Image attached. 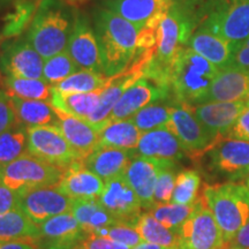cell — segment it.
I'll return each mask as SVG.
<instances>
[{
    "instance_id": "5",
    "label": "cell",
    "mask_w": 249,
    "mask_h": 249,
    "mask_svg": "<svg viewBox=\"0 0 249 249\" xmlns=\"http://www.w3.org/2000/svg\"><path fill=\"white\" fill-rule=\"evenodd\" d=\"M202 157H207L211 178L220 183L247 179L249 174V142L230 136L218 138Z\"/></svg>"
},
{
    "instance_id": "11",
    "label": "cell",
    "mask_w": 249,
    "mask_h": 249,
    "mask_svg": "<svg viewBox=\"0 0 249 249\" xmlns=\"http://www.w3.org/2000/svg\"><path fill=\"white\" fill-rule=\"evenodd\" d=\"M203 27L225 39L234 51L249 37V0H233L229 7L211 13Z\"/></svg>"
},
{
    "instance_id": "42",
    "label": "cell",
    "mask_w": 249,
    "mask_h": 249,
    "mask_svg": "<svg viewBox=\"0 0 249 249\" xmlns=\"http://www.w3.org/2000/svg\"><path fill=\"white\" fill-rule=\"evenodd\" d=\"M81 246L85 249H132L107 236L98 234H87L81 242Z\"/></svg>"
},
{
    "instance_id": "33",
    "label": "cell",
    "mask_w": 249,
    "mask_h": 249,
    "mask_svg": "<svg viewBox=\"0 0 249 249\" xmlns=\"http://www.w3.org/2000/svg\"><path fill=\"white\" fill-rule=\"evenodd\" d=\"M110 77L103 73L79 70L67 79L53 87L55 92L64 93H86L103 90L107 86Z\"/></svg>"
},
{
    "instance_id": "26",
    "label": "cell",
    "mask_w": 249,
    "mask_h": 249,
    "mask_svg": "<svg viewBox=\"0 0 249 249\" xmlns=\"http://www.w3.org/2000/svg\"><path fill=\"white\" fill-rule=\"evenodd\" d=\"M133 156L134 151L98 147L83 160V165L107 182L116 177L123 176Z\"/></svg>"
},
{
    "instance_id": "31",
    "label": "cell",
    "mask_w": 249,
    "mask_h": 249,
    "mask_svg": "<svg viewBox=\"0 0 249 249\" xmlns=\"http://www.w3.org/2000/svg\"><path fill=\"white\" fill-rule=\"evenodd\" d=\"M134 227L143 242L157 245L161 248H178L179 233L161 225L150 213H141Z\"/></svg>"
},
{
    "instance_id": "22",
    "label": "cell",
    "mask_w": 249,
    "mask_h": 249,
    "mask_svg": "<svg viewBox=\"0 0 249 249\" xmlns=\"http://www.w3.org/2000/svg\"><path fill=\"white\" fill-rule=\"evenodd\" d=\"M135 155L156 160L176 163L185 158L186 152L177 136L166 127L142 133Z\"/></svg>"
},
{
    "instance_id": "6",
    "label": "cell",
    "mask_w": 249,
    "mask_h": 249,
    "mask_svg": "<svg viewBox=\"0 0 249 249\" xmlns=\"http://www.w3.org/2000/svg\"><path fill=\"white\" fill-rule=\"evenodd\" d=\"M64 171L30 154H24L2 167L1 182L17 192L39 187H54Z\"/></svg>"
},
{
    "instance_id": "34",
    "label": "cell",
    "mask_w": 249,
    "mask_h": 249,
    "mask_svg": "<svg viewBox=\"0 0 249 249\" xmlns=\"http://www.w3.org/2000/svg\"><path fill=\"white\" fill-rule=\"evenodd\" d=\"M28 152V133L26 127L15 124L0 134V165L2 167L17 160Z\"/></svg>"
},
{
    "instance_id": "55",
    "label": "cell",
    "mask_w": 249,
    "mask_h": 249,
    "mask_svg": "<svg viewBox=\"0 0 249 249\" xmlns=\"http://www.w3.org/2000/svg\"><path fill=\"white\" fill-rule=\"evenodd\" d=\"M73 249H85V248H83L82 246H81V245H79V246H76V247H75V248H73Z\"/></svg>"
},
{
    "instance_id": "47",
    "label": "cell",
    "mask_w": 249,
    "mask_h": 249,
    "mask_svg": "<svg viewBox=\"0 0 249 249\" xmlns=\"http://www.w3.org/2000/svg\"><path fill=\"white\" fill-rule=\"evenodd\" d=\"M0 249H38V247L34 240H15L1 241Z\"/></svg>"
},
{
    "instance_id": "37",
    "label": "cell",
    "mask_w": 249,
    "mask_h": 249,
    "mask_svg": "<svg viewBox=\"0 0 249 249\" xmlns=\"http://www.w3.org/2000/svg\"><path fill=\"white\" fill-rule=\"evenodd\" d=\"M201 176L195 170H183L177 174L176 186L171 202L176 204L191 205L198 198Z\"/></svg>"
},
{
    "instance_id": "16",
    "label": "cell",
    "mask_w": 249,
    "mask_h": 249,
    "mask_svg": "<svg viewBox=\"0 0 249 249\" xmlns=\"http://www.w3.org/2000/svg\"><path fill=\"white\" fill-rule=\"evenodd\" d=\"M38 249H73L81 245L86 232L73 214L65 213L51 217L39 225Z\"/></svg>"
},
{
    "instance_id": "45",
    "label": "cell",
    "mask_w": 249,
    "mask_h": 249,
    "mask_svg": "<svg viewBox=\"0 0 249 249\" xmlns=\"http://www.w3.org/2000/svg\"><path fill=\"white\" fill-rule=\"evenodd\" d=\"M232 65L242 68V70L249 71V37L234 49Z\"/></svg>"
},
{
    "instance_id": "56",
    "label": "cell",
    "mask_w": 249,
    "mask_h": 249,
    "mask_svg": "<svg viewBox=\"0 0 249 249\" xmlns=\"http://www.w3.org/2000/svg\"><path fill=\"white\" fill-rule=\"evenodd\" d=\"M161 249H179V248H177V247H173V248H161Z\"/></svg>"
},
{
    "instance_id": "28",
    "label": "cell",
    "mask_w": 249,
    "mask_h": 249,
    "mask_svg": "<svg viewBox=\"0 0 249 249\" xmlns=\"http://www.w3.org/2000/svg\"><path fill=\"white\" fill-rule=\"evenodd\" d=\"M141 136L142 132L130 118L129 119L111 121L99 132L98 147L135 151Z\"/></svg>"
},
{
    "instance_id": "14",
    "label": "cell",
    "mask_w": 249,
    "mask_h": 249,
    "mask_svg": "<svg viewBox=\"0 0 249 249\" xmlns=\"http://www.w3.org/2000/svg\"><path fill=\"white\" fill-rule=\"evenodd\" d=\"M98 201L118 223L134 226L142 213L141 202L124 174L105 182Z\"/></svg>"
},
{
    "instance_id": "10",
    "label": "cell",
    "mask_w": 249,
    "mask_h": 249,
    "mask_svg": "<svg viewBox=\"0 0 249 249\" xmlns=\"http://www.w3.org/2000/svg\"><path fill=\"white\" fill-rule=\"evenodd\" d=\"M18 193L20 194V209L38 226L51 217L71 211L73 205V198L59 191L55 186Z\"/></svg>"
},
{
    "instance_id": "49",
    "label": "cell",
    "mask_w": 249,
    "mask_h": 249,
    "mask_svg": "<svg viewBox=\"0 0 249 249\" xmlns=\"http://www.w3.org/2000/svg\"><path fill=\"white\" fill-rule=\"evenodd\" d=\"M18 1H21V0H0V12H1L2 9L7 8L8 6L17 4Z\"/></svg>"
},
{
    "instance_id": "18",
    "label": "cell",
    "mask_w": 249,
    "mask_h": 249,
    "mask_svg": "<svg viewBox=\"0 0 249 249\" xmlns=\"http://www.w3.org/2000/svg\"><path fill=\"white\" fill-rule=\"evenodd\" d=\"M246 108L245 102H209L194 107V113L213 140L229 135Z\"/></svg>"
},
{
    "instance_id": "12",
    "label": "cell",
    "mask_w": 249,
    "mask_h": 249,
    "mask_svg": "<svg viewBox=\"0 0 249 249\" xmlns=\"http://www.w3.org/2000/svg\"><path fill=\"white\" fill-rule=\"evenodd\" d=\"M44 59L31 46L26 37L4 45L0 55V71L5 76L43 79Z\"/></svg>"
},
{
    "instance_id": "27",
    "label": "cell",
    "mask_w": 249,
    "mask_h": 249,
    "mask_svg": "<svg viewBox=\"0 0 249 249\" xmlns=\"http://www.w3.org/2000/svg\"><path fill=\"white\" fill-rule=\"evenodd\" d=\"M9 97L14 108L17 124L26 128L45 126V124H57V113L51 103L23 99L14 95H9Z\"/></svg>"
},
{
    "instance_id": "2",
    "label": "cell",
    "mask_w": 249,
    "mask_h": 249,
    "mask_svg": "<svg viewBox=\"0 0 249 249\" xmlns=\"http://www.w3.org/2000/svg\"><path fill=\"white\" fill-rule=\"evenodd\" d=\"M76 14L66 0H40L26 38L43 59L66 51Z\"/></svg>"
},
{
    "instance_id": "9",
    "label": "cell",
    "mask_w": 249,
    "mask_h": 249,
    "mask_svg": "<svg viewBox=\"0 0 249 249\" xmlns=\"http://www.w3.org/2000/svg\"><path fill=\"white\" fill-rule=\"evenodd\" d=\"M179 249H222L225 240L203 196L195 202L193 213L179 229Z\"/></svg>"
},
{
    "instance_id": "51",
    "label": "cell",
    "mask_w": 249,
    "mask_h": 249,
    "mask_svg": "<svg viewBox=\"0 0 249 249\" xmlns=\"http://www.w3.org/2000/svg\"><path fill=\"white\" fill-rule=\"evenodd\" d=\"M67 2H70L71 5H74V4H81V2H85L87 0H66Z\"/></svg>"
},
{
    "instance_id": "7",
    "label": "cell",
    "mask_w": 249,
    "mask_h": 249,
    "mask_svg": "<svg viewBox=\"0 0 249 249\" xmlns=\"http://www.w3.org/2000/svg\"><path fill=\"white\" fill-rule=\"evenodd\" d=\"M28 154L62 171L70 169L77 161H83L73 150L57 124H45L27 128Z\"/></svg>"
},
{
    "instance_id": "38",
    "label": "cell",
    "mask_w": 249,
    "mask_h": 249,
    "mask_svg": "<svg viewBox=\"0 0 249 249\" xmlns=\"http://www.w3.org/2000/svg\"><path fill=\"white\" fill-rule=\"evenodd\" d=\"M77 71H79V67L76 66V64L66 50V51H62L60 53L44 59L43 80L54 87Z\"/></svg>"
},
{
    "instance_id": "46",
    "label": "cell",
    "mask_w": 249,
    "mask_h": 249,
    "mask_svg": "<svg viewBox=\"0 0 249 249\" xmlns=\"http://www.w3.org/2000/svg\"><path fill=\"white\" fill-rule=\"evenodd\" d=\"M229 242L240 249H249V222Z\"/></svg>"
},
{
    "instance_id": "1",
    "label": "cell",
    "mask_w": 249,
    "mask_h": 249,
    "mask_svg": "<svg viewBox=\"0 0 249 249\" xmlns=\"http://www.w3.org/2000/svg\"><path fill=\"white\" fill-rule=\"evenodd\" d=\"M92 27L101 51L103 73L108 77L123 73L135 58L140 30L102 6L93 11Z\"/></svg>"
},
{
    "instance_id": "41",
    "label": "cell",
    "mask_w": 249,
    "mask_h": 249,
    "mask_svg": "<svg viewBox=\"0 0 249 249\" xmlns=\"http://www.w3.org/2000/svg\"><path fill=\"white\" fill-rule=\"evenodd\" d=\"M17 124L11 97L6 91L0 90V134Z\"/></svg>"
},
{
    "instance_id": "23",
    "label": "cell",
    "mask_w": 249,
    "mask_h": 249,
    "mask_svg": "<svg viewBox=\"0 0 249 249\" xmlns=\"http://www.w3.org/2000/svg\"><path fill=\"white\" fill-rule=\"evenodd\" d=\"M173 0H102V7L129 21L139 30L152 18L166 13Z\"/></svg>"
},
{
    "instance_id": "35",
    "label": "cell",
    "mask_w": 249,
    "mask_h": 249,
    "mask_svg": "<svg viewBox=\"0 0 249 249\" xmlns=\"http://www.w3.org/2000/svg\"><path fill=\"white\" fill-rule=\"evenodd\" d=\"M171 102L158 101L147 105L130 118L142 133L166 127L170 121Z\"/></svg>"
},
{
    "instance_id": "52",
    "label": "cell",
    "mask_w": 249,
    "mask_h": 249,
    "mask_svg": "<svg viewBox=\"0 0 249 249\" xmlns=\"http://www.w3.org/2000/svg\"><path fill=\"white\" fill-rule=\"evenodd\" d=\"M245 104H246V107H249V97L245 101Z\"/></svg>"
},
{
    "instance_id": "50",
    "label": "cell",
    "mask_w": 249,
    "mask_h": 249,
    "mask_svg": "<svg viewBox=\"0 0 249 249\" xmlns=\"http://www.w3.org/2000/svg\"><path fill=\"white\" fill-rule=\"evenodd\" d=\"M222 249H240V248L235 247V246H234V245H232L231 242H225V245L223 246Z\"/></svg>"
},
{
    "instance_id": "24",
    "label": "cell",
    "mask_w": 249,
    "mask_h": 249,
    "mask_svg": "<svg viewBox=\"0 0 249 249\" xmlns=\"http://www.w3.org/2000/svg\"><path fill=\"white\" fill-rule=\"evenodd\" d=\"M57 188L71 198H99L104 191V180L77 161L62 174Z\"/></svg>"
},
{
    "instance_id": "19",
    "label": "cell",
    "mask_w": 249,
    "mask_h": 249,
    "mask_svg": "<svg viewBox=\"0 0 249 249\" xmlns=\"http://www.w3.org/2000/svg\"><path fill=\"white\" fill-rule=\"evenodd\" d=\"M143 76L144 73L141 68L130 65L123 73L110 77L107 86L102 90L97 107L86 120L101 132L108 124V118L123 93Z\"/></svg>"
},
{
    "instance_id": "32",
    "label": "cell",
    "mask_w": 249,
    "mask_h": 249,
    "mask_svg": "<svg viewBox=\"0 0 249 249\" xmlns=\"http://www.w3.org/2000/svg\"><path fill=\"white\" fill-rule=\"evenodd\" d=\"M6 92L23 99L52 102L53 87L43 79H21V77L5 76L2 79Z\"/></svg>"
},
{
    "instance_id": "54",
    "label": "cell",
    "mask_w": 249,
    "mask_h": 249,
    "mask_svg": "<svg viewBox=\"0 0 249 249\" xmlns=\"http://www.w3.org/2000/svg\"><path fill=\"white\" fill-rule=\"evenodd\" d=\"M1 172H2V166L0 165V181H1Z\"/></svg>"
},
{
    "instance_id": "17",
    "label": "cell",
    "mask_w": 249,
    "mask_h": 249,
    "mask_svg": "<svg viewBox=\"0 0 249 249\" xmlns=\"http://www.w3.org/2000/svg\"><path fill=\"white\" fill-rule=\"evenodd\" d=\"M171 93V89L164 88L154 81L142 77L123 93L108 118V123L129 119L136 112L151 103L169 99Z\"/></svg>"
},
{
    "instance_id": "36",
    "label": "cell",
    "mask_w": 249,
    "mask_h": 249,
    "mask_svg": "<svg viewBox=\"0 0 249 249\" xmlns=\"http://www.w3.org/2000/svg\"><path fill=\"white\" fill-rule=\"evenodd\" d=\"M195 209V203L191 205H182L176 203H158L149 210L152 216L160 222L161 225L169 230L178 232L182 224L186 222Z\"/></svg>"
},
{
    "instance_id": "43",
    "label": "cell",
    "mask_w": 249,
    "mask_h": 249,
    "mask_svg": "<svg viewBox=\"0 0 249 249\" xmlns=\"http://www.w3.org/2000/svg\"><path fill=\"white\" fill-rule=\"evenodd\" d=\"M20 209V194L0 181V214Z\"/></svg>"
},
{
    "instance_id": "15",
    "label": "cell",
    "mask_w": 249,
    "mask_h": 249,
    "mask_svg": "<svg viewBox=\"0 0 249 249\" xmlns=\"http://www.w3.org/2000/svg\"><path fill=\"white\" fill-rule=\"evenodd\" d=\"M174 164L176 163L156 160L134 154L124 171V177L135 192V194L138 195L142 209L150 210L154 207L155 187L160 170L165 166Z\"/></svg>"
},
{
    "instance_id": "13",
    "label": "cell",
    "mask_w": 249,
    "mask_h": 249,
    "mask_svg": "<svg viewBox=\"0 0 249 249\" xmlns=\"http://www.w3.org/2000/svg\"><path fill=\"white\" fill-rule=\"evenodd\" d=\"M67 52L79 70L103 73L101 51L93 27L86 14L77 12ZM104 74V73H103Z\"/></svg>"
},
{
    "instance_id": "4",
    "label": "cell",
    "mask_w": 249,
    "mask_h": 249,
    "mask_svg": "<svg viewBox=\"0 0 249 249\" xmlns=\"http://www.w3.org/2000/svg\"><path fill=\"white\" fill-rule=\"evenodd\" d=\"M203 196L208 208L222 230L225 242L249 222V188L236 182L207 186Z\"/></svg>"
},
{
    "instance_id": "53",
    "label": "cell",
    "mask_w": 249,
    "mask_h": 249,
    "mask_svg": "<svg viewBox=\"0 0 249 249\" xmlns=\"http://www.w3.org/2000/svg\"><path fill=\"white\" fill-rule=\"evenodd\" d=\"M246 186H247V187H248V188H249V174H248L247 179H246Z\"/></svg>"
},
{
    "instance_id": "3",
    "label": "cell",
    "mask_w": 249,
    "mask_h": 249,
    "mask_svg": "<svg viewBox=\"0 0 249 249\" xmlns=\"http://www.w3.org/2000/svg\"><path fill=\"white\" fill-rule=\"evenodd\" d=\"M219 70L188 46L177 53L171 66L173 98L189 105L202 104Z\"/></svg>"
},
{
    "instance_id": "30",
    "label": "cell",
    "mask_w": 249,
    "mask_h": 249,
    "mask_svg": "<svg viewBox=\"0 0 249 249\" xmlns=\"http://www.w3.org/2000/svg\"><path fill=\"white\" fill-rule=\"evenodd\" d=\"M102 90L86 93H64L53 92L51 104L54 108L71 116L87 119L97 107Z\"/></svg>"
},
{
    "instance_id": "21",
    "label": "cell",
    "mask_w": 249,
    "mask_h": 249,
    "mask_svg": "<svg viewBox=\"0 0 249 249\" xmlns=\"http://www.w3.org/2000/svg\"><path fill=\"white\" fill-rule=\"evenodd\" d=\"M55 113L58 119L57 126L60 128L62 135L81 160H86L98 148L99 132L85 119L65 113L57 108Z\"/></svg>"
},
{
    "instance_id": "8",
    "label": "cell",
    "mask_w": 249,
    "mask_h": 249,
    "mask_svg": "<svg viewBox=\"0 0 249 249\" xmlns=\"http://www.w3.org/2000/svg\"><path fill=\"white\" fill-rule=\"evenodd\" d=\"M166 128L177 136L186 155L194 160L202 158L214 142L196 118L194 107L174 98L171 101L170 121Z\"/></svg>"
},
{
    "instance_id": "48",
    "label": "cell",
    "mask_w": 249,
    "mask_h": 249,
    "mask_svg": "<svg viewBox=\"0 0 249 249\" xmlns=\"http://www.w3.org/2000/svg\"><path fill=\"white\" fill-rule=\"evenodd\" d=\"M132 249H161V247L154 244H149V242H141V244Z\"/></svg>"
},
{
    "instance_id": "20",
    "label": "cell",
    "mask_w": 249,
    "mask_h": 249,
    "mask_svg": "<svg viewBox=\"0 0 249 249\" xmlns=\"http://www.w3.org/2000/svg\"><path fill=\"white\" fill-rule=\"evenodd\" d=\"M248 97L249 71L231 65L218 71L203 103L245 102Z\"/></svg>"
},
{
    "instance_id": "39",
    "label": "cell",
    "mask_w": 249,
    "mask_h": 249,
    "mask_svg": "<svg viewBox=\"0 0 249 249\" xmlns=\"http://www.w3.org/2000/svg\"><path fill=\"white\" fill-rule=\"evenodd\" d=\"M174 167H176V164L165 166L160 170V176H158L157 179V183H156L155 187V204L171 203L177 178L176 172H174Z\"/></svg>"
},
{
    "instance_id": "25",
    "label": "cell",
    "mask_w": 249,
    "mask_h": 249,
    "mask_svg": "<svg viewBox=\"0 0 249 249\" xmlns=\"http://www.w3.org/2000/svg\"><path fill=\"white\" fill-rule=\"evenodd\" d=\"M196 53L213 64L218 70L231 66L233 62V50L231 45L222 37L203 26L195 30L187 42Z\"/></svg>"
},
{
    "instance_id": "40",
    "label": "cell",
    "mask_w": 249,
    "mask_h": 249,
    "mask_svg": "<svg viewBox=\"0 0 249 249\" xmlns=\"http://www.w3.org/2000/svg\"><path fill=\"white\" fill-rule=\"evenodd\" d=\"M98 235L107 236L112 240L128 246L129 248L136 247V246L143 242L135 227L121 223H117L110 227H107V229L99 232Z\"/></svg>"
},
{
    "instance_id": "44",
    "label": "cell",
    "mask_w": 249,
    "mask_h": 249,
    "mask_svg": "<svg viewBox=\"0 0 249 249\" xmlns=\"http://www.w3.org/2000/svg\"><path fill=\"white\" fill-rule=\"evenodd\" d=\"M230 138L249 142V107H246L229 133Z\"/></svg>"
},
{
    "instance_id": "29",
    "label": "cell",
    "mask_w": 249,
    "mask_h": 249,
    "mask_svg": "<svg viewBox=\"0 0 249 249\" xmlns=\"http://www.w3.org/2000/svg\"><path fill=\"white\" fill-rule=\"evenodd\" d=\"M40 239L39 226L36 225L21 209L0 214V242Z\"/></svg>"
}]
</instances>
